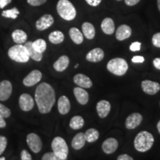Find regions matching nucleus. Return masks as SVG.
<instances>
[{
	"label": "nucleus",
	"instance_id": "f257e3e1",
	"mask_svg": "<svg viewBox=\"0 0 160 160\" xmlns=\"http://www.w3.org/2000/svg\"><path fill=\"white\" fill-rule=\"evenodd\" d=\"M35 100L40 113L43 114L48 113L56 102L54 89L49 84L41 83L36 89Z\"/></svg>",
	"mask_w": 160,
	"mask_h": 160
},
{
	"label": "nucleus",
	"instance_id": "f03ea898",
	"mask_svg": "<svg viewBox=\"0 0 160 160\" xmlns=\"http://www.w3.org/2000/svg\"><path fill=\"white\" fill-rule=\"evenodd\" d=\"M133 143L137 151L144 153L151 148L154 143V137L149 132L143 131L136 136Z\"/></svg>",
	"mask_w": 160,
	"mask_h": 160
},
{
	"label": "nucleus",
	"instance_id": "7ed1b4c3",
	"mask_svg": "<svg viewBox=\"0 0 160 160\" xmlns=\"http://www.w3.org/2000/svg\"><path fill=\"white\" fill-rule=\"evenodd\" d=\"M57 10L60 17L66 21H71L77 17V10L69 0H59Z\"/></svg>",
	"mask_w": 160,
	"mask_h": 160
},
{
	"label": "nucleus",
	"instance_id": "20e7f679",
	"mask_svg": "<svg viewBox=\"0 0 160 160\" xmlns=\"http://www.w3.org/2000/svg\"><path fill=\"white\" fill-rule=\"evenodd\" d=\"M51 148L58 159L65 160L68 159L69 151L68 146L63 138L60 137H55L52 141Z\"/></svg>",
	"mask_w": 160,
	"mask_h": 160
},
{
	"label": "nucleus",
	"instance_id": "39448f33",
	"mask_svg": "<svg viewBox=\"0 0 160 160\" xmlns=\"http://www.w3.org/2000/svg\"><path fill=\"white\" fill-rule=\"evenodd\" d=\"M107 69L116 76H123L128 70V64L122 58H114L108 62Z\"/></svg>",
	"mask_w": 160,
	"mask_h": 160
},
{
	"label": "nucleus",
	"instance_id": "423d86ee",
	"mask_svg": "<svg viewBox=\"0 0 160 160\" xmlns=\"http://www.w3.org/2000/svg\"><path fill=\"white\" fill-rule=\"evenodd\" d=\"M8 57L13 61L20 63L28 62L30 59L27 49L24 45L19 44L13 46L9 49Z\"/></svg>",
	"mask_w": 160,
	"mask_h": 160
},
{
	"label": "nucleus",
	"instance_id": "0eeeda50",
	"mask_svg": "<svg viewBox=\"0 0 160 160\" xmlns=\"http://www.w3.org/2000/svg\"><path fill=\"white\" fill-rule=\"evenodd\" d=\"M27 143L30 149L35 153H39L42 148V139L39 136L33 133H29L27 136Z\"/></svg>",
	"mask_w": 160,
	"mask_h": 160
},
{
	"label": "nucleus",
	"instance_id": "6e6552de",
	"mask_svg": "<svg viewBox=\"0 0 160 160\" xmlns=\"http://www.w3.org/2000/svg\"><path fill=\"white\" fill-rule=\"evenodd\" d=\"M141 87L144 93L148 95H154L160 91L159 83L151 80H143L142 82Z\"/></svg>",
	"mask_w": 160,
	"mask_h": 160
},
{
	"label": "nucleus",
	"instance_id": "1a4fd4ad",
	"mask_svg": "<svg viewBox=\"0 0 160 160\" xmlns=\"http://www.w3.org/2000/svg\"><path fill=\"white\" fill-rule=\"evenodd\" d=\"M143 117L139 113H133L130 114L125 120V128L128 130H133L137 128L142 122Z\"/></svg>",
	"mask_w": 160,
	"mask_h": 160
},
{
	"label": "nucleus",
	"instance_id": "9d476101",
	"mask_svg": "<svg viewBox=\"0 0 160 160\" xmlns=\"http://www.w3.org/2000/svg\"><path fill=\"white\" fill-rule=\"evenodd\" d=\"M19 104L22 111H30L33 109V106H34V100L31 95L28 94V93H23L20 96Z\"/></svg>",
	"mask_w": 160,
	"mask_h": 160
},
{
	"label": "nucleus",
	"instance_id": "9b49d317",
	"mask_svg": "<svg viewBox=\"0 0 160 160\" xmlns=\"http://www.w3.org/2000/svg\"><path fill=\"white\" fill-rule=\"evenodd\" d=\"M54 22L53 17L50 14H45L41 17L36 22V28L38 31H43L49 28Z\"/></svg>",
	"mask_w": 160,
	"mask_h": 160
},
{
	"label": "nucleus",
	"instance_id": "f8f14e48",
	"mask_svg": "<svg viewBox=\"0 0 160 160\" xmlns=\"http://www.w3.org/2000/svg\"><path fill=\"white\" fill-rule=\"evenodd\" d=\"M42 74L39 70H33L27 77L24 78V85L27 86V87H31V86L35 85L42 79Z\"/></svg>",
	"mask_w": 160,
	"mask_h": 160
},
{
	"label": "nucleus",
	"instance_id": "ddd939ff",
	"mask_svg": "<svg viewBox=\"0 0 160 160\" xmlns=\"http://www.w3.org/2000/svg\"><path fill=\"white\" fill-rule=\"evenodd\" d=\"M12 84L8 80H4L0 82V101H6L12 93Z\"/></svg>",
	"mask_w": 160,
	"mask_h": 160
},
{
	"label": "nucleus",
	"instance_id": "4468645a",
	"mask_svg": "<svg viewBox=\"0 0 160 160\" xmlns=\"http://www.w3.org/2000/svg\"><path fill=\"white\" fill-rule=\"evenodd\" d=\"M119 146V142L114 138H108L103 142L102 149L106 154H112L117 151Z\"/></svg>",
	"mask_w": 160,
	"mask_h": 160
},
{
	"label": "nucleus",
	"instance_id": "2eb2a0df",
	"mask_svg": "<svg viewBox=\"0 0 160 160\" xmlns=\"http://www.w3.org/2000/svg\"><path fill=\"white\" fill-rule=\"evenodd\" d=\"M111 109V103L107 100H101L97 104V111L98 116L102 119L108 116Z\"/></svg>",
	"mask_w": 160,
	"mask_h": 160
},
{
	"label": "nucleus",
	"instance_id": "dca6fc26",
	"mask_svg": "<svg viewBox=\"0 0 160 160\" xmlns=\"http://www.w3.org/2000/svg\"><path fill=\"white\" fill-rule=\"evenodd\" d=\"M105 53L102 49L99 48H96L94 49H92L88 53L86 54V59L91 62H99L104 59Z\"/></svg>",
	"mask_w": 160,
	"mask_h": 160
},
{
	"label": "nucleus",
	"instance_id": "f3484780",
	"mask_svg": "<svg viewBox=\"0 0 160 160\" xmlns=\"http://www.w3.org/2000/svg\"><path fill=\"white\" fill-rule=\"evenodd\" d=\"M73 82L76 85L83 88H91L93 85L91 79L82 73H77L73 77Z\"/></svg>",
	"mask_w": 160,
	"mask_h": 160
},
{
	"label": "nucleus",
	"instance_id": "a211bd4d",
	"mask_svg": "<svg viewBox=\"0 0 160 160\" xmlns=\"http://www.w3.org/2000/svg\"><path fill=\"white\" fill-rule=\"evenodd\" d=\"M73 94L80 105H85L89 101V94L83 88L76 87L73 89Z\"/></svg>",
	"mask_w": 160,
	"mask_h": 160
},
{
	"label": "nucleus",
	"instance_id": "6ab92c4d",
	"mask_svg": "<svg viewBox=\"0 0 160 160\" xmlns=\"http://www.w3.org/2000/svg\"><path fill=\"white\" fill-rule=\"evenodd\" d=\"M132 30L131 27L127 25H122L118 28L116 31V38L119 41H123V40L128 39L131 36Z\"/></svg>",
	"mask_w": 160,
	"mask_h": 160
},
{
	"label": "nucleus",
	"instance_id": "aec40b11",
	"mask_svg": "<svg viewBox=\"0 0 160 160\" xmlns=\"http://www.w3.org/2000/svg\"><path fill=\"white\" fill-rule=\"evenodd\" d=\"M71 110V102L68 98L62 96L58 100V111L62 115L68 114Z\"/></svg>",
	"mask_w": 160,
	"mask_h": 160
},
{
	"label": "nucleus",
	"instance_id": "412c9836",
	"mask_svg": "<svg viewBox=\"0 0 160 160\" xmlns=\"http://www.w3.org/2000/svg\"><path fill=\"white\" fill-rule=\"evenodd\" d=\"M101 28L103 33L107 35H111L114 33L115 25L111 18L107 17L102 20L101 23Z\"/></svg>",
	"mask_w": 160,
	"mask_h": 160
},
{
	"label": "nucleus",
	"instance_id": "4be33fe9",
	"mask_svg": "<svg viewBox=\"0 0 160 160\" xmlns=\"http://www.w3.org/2000/svg\"><path fill=\"white\" fill-rule=\"evenodd\" d=\"M70 63V59L68 56L63 55L60 57L53 63V68L58 72H62L67 69Z\"/></svg>",
	"mask_w": 160,
	"mask_h": 160
},
{
	"label": "nucleus",
	"instance_id": "5701e85b",
	"mask_svg": "<svg viewBox=\"0 0 160 160\" xmlns=\"http://www.w3.org/2000/svg\"><path fill=\"white\" fill-rule=\"evenodd\" d=\"M24 46H25V48L27 49V51L28 53L30 58H31L32 59L37 62H39L42 59L43 53H39V52L37 51L34 48H33V42H27L25 43Z\"/></svg>",
	"mask_w": 160,
	"mask_h": 160
},
{
	"label": "nucleus",
	"instance_id": "b1692460",
	"mask_svg": "<svg viewBox=\"0 0 160 160\" xmlns=\"http://www.w3.org/2000/svg\"><path fill=\"white\" fill-rule=\"evenodd\" d=\"M85 136L84 133H79L73 138L71 141V146L74 150L82 149L85 145Z\"/></svg>",
	"mask_w": 160,
	"mask_h": 160
},
{
	"label": "nucleus",
	"instance_id": "393cba45",
	"mask_svg": "<svg viewBox=\"0 0 160 160\" xmlns=\"http://www.w3.org/2000/svg\"><path fill=\"white\" fill-rule=\"evenodd\" d=\"M82 33L85 36V37L88 39H93L95 37L96 31L94 26L91 23L84 22L82 25Z\"/></svg>",
	"mask_w": 160,
	"mask_h": 160
},
{
	"label": "nucleus",
	"instance_id": "a878e982",
	"mask_svg": "<svg viewBox=\"0 0 160 160\" xmlns=\"http://www.w3.org/2000/svg\"><path fill=\"white\" fill-rule=\"evenodd\" d=\"M69 36L72 41L77 45H80L83 42V33L77 28H71L70 29Z\"/></svg>",
	"mask_w": 160,
	"mask_h": 160
},
{
	"label": "nucleus",
	"instance_id": "bb28decb",
	"mask_svg": "<svg viewBox=\"0 0 160 160\" xmlns=\"http://www.w3.org/2000/svg\"><path fill=\"white\" fill-rule=\"evenodd\" d=\"M12 38L15 43L22 45L26 42L28 36L25 31H22V30H16L12 33Z\"/></svg>",
	"mask_w": 160,
	"mask_h": 160
},
{
	"label": "nucleus",
	"instance_id": "cd10ccee",
	"mask_svg": "<svg viewBox=\"0 0 160 160\" xmlns=\"http://www.w3.org/2000/svg\"><path fill=\"white\" fill-rule=\"evenodd\" d=\"M48 39L51 43L54 44V45H58V44L62 43L64 41L65 36H64L62 32L59 31H53L49 34Z\"/></svg>",
	"mask_w": 160,
	"mask_h": 160
},
{
	"label": "nucleus",
	"instance_id": "c85d7f7f",
	"mask_svg": "<svg viewBox=\"0 0 160 160\" xmlns=\"http://www.w3.org/2000/svg\"><path fill=\"white\" fill-rule=\"evenodd\" d=\"M85 125V120L81 116H74L70 121V127L73 130L81 129Z\"/></svg>",
	"mask_w": 160,
	"mask_h": 160
},
{
	"label": "nucleus",
	"instance_id": "c756f323",
	"mask_svg": "<svg viewBox=\"0 0 160 160\" xmlns=\"http://www.w3.org/2000/svg\"><path fill=\"white\" fill-rule=\"evenodd\" d=\"M85 139L88 142H94L99 137V132L95 128H90L85 133Z\"/></svg>",
	"mask_w": 160,
	"mask_h": 160
},
{
	"label": "nucleus",
	"instance_id": "7c9ffc66",
	"mask_svg": "<svg viewBox=\"0 0 160 160\" xmlns=\"http://www.w3.org/2000/svg\"><path fill=\"white\" fill-rule=\"evenodd\" d=\"M33 47L37 51L43 53L47 48V44L44 39H38L33 42Z\"/></svg>",
	"mask_w": 160,
	"mask_h": 160
},
{
	"label": "nucleus",
	"instance_id": "2f4dec72",
	"mask_svg": "<svg viewBox=\"0 0 160 160\" xmlns=\"http://www.w3.org/2000/svg\"><path fill=\"white\" fill-rule=\"evenodd\" d=\"M19 14V11L17 8H13L12 9L6 10V11H2V16L5 18H10V19H16Z\"/></svg>",
	"mask_w": 160,
	"mask_h": 160
},
{
	"label": "nucleus",
	"instance_id": "473e14b6",
	"mask_svg": "<svg viewBox=\"0 0 160 160\" xmlns=\"http://www.w3.org/2000/svg\"><path fill=\"white\" fill-rule=\"evenodd\" d=\"M11 110L8 108L6 107L5 105L0 103V115L4 118H8L11 116Z\"/></svg>",
	"mask_w": 160,
	"mask_h": 160
},
{
	"label": "nucleus",
	"instance_id": "72a5a7b5",
	"mask_svg": "<svg viewBox=\"0 0 160 160\" xmlns=\"http://www.w3.org/2000/svg\"><path fill=\"white\" fill-rule=\"evenodd\" d=\"M8 144V140L5 137L0 136V155H2L5 151Z\"/></svg>",
	"mask_w": 160,
	"mask_h": 160
},
{
	"label": "nucleus",
	"instance_id": "f704fd0d",
	"mask_svg": "<svg viewBox=\"0 0 160 160\" xmlns=\"http://www.w3.org/2000/svg\"><path fill=\"white\" fill-rule=\"evenodd\" d=\"M152 44L155 46V47L160 48V32L156 33L152 37Z\"/></svg>",
	"mask_w": 160,
	"mask_h": 160
},
{
	"label": "nucleus",
	"instance_id": "c9c22d12",
	"mask_svg": "<svg viewBox=\"0 0 160 160\" xmlns=\"http://www.w3.org/2000/svg\"><path fill=\"white\" fill-rule=\"evenodd\" d=\"M42 160H59L57 156L54 154L53 152H49V153H46L42 157Z\"/></svg>",
	"mask_w": 160,
	"mask_h": 160
},
{
	"label": "nucleus",
	"instance_id": "e433bc0d",
	"mask_svg": "<svg viewBox=\"0 0 160 160\" xmlns=\"http://www.w3.org/2000/svg\"><path fill=\"white\" fill-rule=\"evenodd\" d=\"M27 2L31 6H39L45 4L47 0H27Z\"/></svg>",
	"mask_w": 160,
	"mask_h": 160
},
{
	"label": "nucleus",
	"instance_id": "4c0bfd02",
	"mask_svg": "<svg viewBox=\"0 0 160 160\" xmlns=\"http://www.w3.org/2000/svg\"><path fill=\"white\" fill-rule=\"evenodd\" d=\"M141 45L142 44L139 42H134L131 43V45H130V50L133 52L139 51L140 49H141Z\"/></svg>",
	"mask_w": 160,
	"mask_h": 160
},
{
	"label": "nucleus",
	"instance_id": "58836bf2",
	"mask_svg": "<svg viewBox=\"0 0 160 160\" xmlns=\"http://www.w3.org/2000/svg\"><path fill=\"white\" fill-rule=\"evenodd\" d=\"M131 62L133 63H143L145 62V58L142 56H134L131 59Z\"/></svg>",
	"mask_w": 160,
	"mask_h": 160
},
{
	"label": "nucleus",
	"instance_id": "ea45409f",
	"mask_svg": "<svg viewBox=\"0 0 160 160\" xmlns=\"http://www.w3.org/2000/svg\"><path fill=\"white\" fill-rule=\"evenodd\" d=\"M21 159L22 160H31V155L26 150H23L21 153Z\"/></svg>",
	"mask_w": 160,
	"mask_h": 160
},
{
	"label": "nucleus",
	"instance_id": "a19ab883",
	"mask_svg": "<svg viewBox=\"0 0 160 160\" xmlns=\"http://www.w3.org/2000/svg\"><path fill=\"white\" fill-rule=\"evenodd\" d=\"M85 2L92 7H97L101 3L102 0H85Z\"/></svg>",
	"mask_w": 160,
	"mask_h": 160
},
{
	"label": "nucleus",
	"instance_id": "79ce46f5",
	"mask_svg": "<svg viewBox=\"0 0 160 160\" xmlns=\"http://www.w3.org/2000/svg\"><path fill=\"white\" fill-rule=\"evenodd\" d=\"M140 2V0H125V3L128 6H134Z\"/></svg>",
	"mask_w": 160,
	"mask_h": 160
},
{
	"label": "nucleus",
	"instance_id": "37998d69",
	"mask_svg": "<svg viewBox=\"0 0 160 160\" xmlns=\"http://www.w3.org/2000/svg\"><path fill=\"white\" fill-rule=\"evenodd\" d=\"M118 160H133V157H130L129 155L128 154H122L119 155V157H117Z\"/></svg>",
	"mask_w": 160,
	"mask_h": 160
},
{
	"label": "nucleus",
	"instance_id": "c03bdc74",
	"mask_svg": "<svg viewBox=\"0 0 160 160\" xmlns=\"http://www.w3.org/2000/svg\"><path fill=\"white\" fill-rule=\"evenodd\" d=\"M153 65L158 70H160V57L155 58L153 61Z\"/></svg>",
	"mask_w": 160,
	"mask_h": 160
},
{
	"label": "nucleus",
	"instance_id": "a18cd8bd",
	"mask_svg": "<svg viewBox=\"0 0 160 160\" xmlns=\"http://www.w3.org/2000/svg\"><path fill=\"white\" fill-rule=\"evenodd\" d=\"M11 1L12 0H0V8H4L6 5L11 3Z\"/></svg>",
	"mask_w": 160,
	"mask_h": 160
},
{
	"label": "nucleus",
	"instance_id": "49530a36",
	"mask_svg": "<svg viewBox=\"0 0 160 160\" xmlns=\"http://www.w3.org/2000/svg\"><path fill=\"white\" fill-rule=\"evenodd\" d=\"M6 126V122L5 121V118L0 115V128H3Z\"/></svg>",
	"mask_w": 160,
	"mask_h": 160
},
{
	"label": "nucleus",
	"instance_id": "de8ad7c7",
	"mask_svg": "<svg viewBox=\"0 0 160 160\" xmlns=\"http://www.w3.org/2000/svg\"><path fill=\"white\" fill-rule=\"evenodd\" d=\"M157 130H158V132H159V133L160 134V120L159 122H158L157 125Z\"/></svg>",
	"mask_w": 160,
	"mask_h": 160
},
{
	"label": "nucleus",
	"instance_id": "09e8293b",
	"mask_svg": "<svg viewBox=\"0 0 160 160\" xmlns=\"http://www.w3.org/2000/svg\"><path fill=\"white\" fill-rule=\"evenodd\" d=\"M157 5H158V8H159V11L160 12V0H157Z\"/></svg>",
	"mask_w": 160,
	"mask_h": 160
},
{
	"label": "nucleus",
	"instance_id": "8fccbe9b",
	"mask_svg": "<svg viewBox=\"0 0 160 160\" xmlns=\"http://www.w3.org/2000/svg\"><path fill=\"white\" fill-rule=\"evenodd\" d=\"M5 157H1L0 158V160H5Z\"/></svg>",
	"mask_w": 160,
	"mask_h": 160
},
{
	"label": "nucleus",
	"instance_id": "3c124183",
	"mask_svg": "<svg viewBox=\"0 0 160 160\" xmlns=\"http://www.w3.org/2000/svg\"><path fill=\"white\" fill-rule=\"evenodd\" d=\"M78 67H79V64H77V65H75V68H77Z\"/></svg>",
	"mask_w": 160,
	"mask_h": 160
},
{
	"label": "nucleus",
	"instance_id": "603ef678",
	"mask_svg": "<svg viewBox=\"0 0 160 160\" xmlns=\"http://www.w3.org/2000/svg\"><path fill=\"white\" fill-rule=\"evenodd\" d=\"M117 1H121V0H117Z\"/></svg>",
	"mask_w": 160,
	"mask_h": 160
}]
</instances>
